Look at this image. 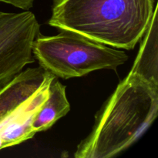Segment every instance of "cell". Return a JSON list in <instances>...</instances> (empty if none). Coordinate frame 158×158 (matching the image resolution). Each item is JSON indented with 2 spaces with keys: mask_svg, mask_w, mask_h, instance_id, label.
Listing matches in <instances>:
<instances>
[{
  "mask_svg": "<svg viewBox=\"0 0 158 158\" xmlns=\"http://www.w3.org/2000/svg\"><path fill=\"white\" fill-rule=\"evenodd\" d=\"M158 111V85L130 73L96 117L76 158H110L134 144L152 124Z\"/></svg>",
  "mask_w": 158,
  "mask_h": 158,
  "instance_id": "cell-1",
  "label": "cell"
},
{
  "mask_svg": "<svg viewBox=\"0 0 158 158\" xmlns=\"http://www.w3.org/2000/svg\"><path fill=\"white\" fill-rule=\"evenodd\" d=\"M155 7L154 0H53L48 23L111 47L131 50L143 38Z\"/></svg>",
  "mask_w": 158,
  "mask_h": 158,
  "instance_id": "cell-2",
  "label": "cell"
},
{
  "mask_svg": "<svg viewBox=\"0 0 158 158\" xmlns=\"http://www.w3.org/2000/svg\"><path fill=\"white\" fill-rule=\"evenodd\" d=\"M61 31L51 36L40 34L32 44V53L40 66L56 77L68 80L99 69L117 70L129 58L123 51Z\"/></svg>",
  "mask_w": 158,
  "mask_h": 158,
  "instance_id": "cell-3",
  "label": "cell"
},
{
  "mask_svg": "<svg viewBox=\"0 0 158 158\" xmlns=\"http://www.w3.org/2000/svg\"><path fill=\"white\" fill-rule=\"evenodd\" d=\"M40 34L32 12L0 11V89L33 63L32 44Z\"/></svg>",
  "mask_w": 158,
  "mask_h": 158,
  "instance_id": "cell-4",
  "label": "cell"
},
{
  "mask_svg": "<svg viewBox=\"0 0 158 158\" xmlns=\"http://www.w3.org/2000/svg\"><path fill=\"white\" fill-rule=\"evenodd\" d=\"M41 66L20 72L0 89V127L19 112L31 99L55 78Z\"/></svg>",
  "mask_w": 158,
  "mask_h": 158,
  "instance_id": "cell-5",
  "label": "cell"
},
{
  "mask_svg": "<svg viewBox=\"0 0 158 158\" xmlns=\"http://www.w3.org/2000/svg\"><path fill=\"white\" fill-rule=\"evenodd\" d=\"M49 85L40 89L19 112L0 127L2 148L19 144L35 135L32 129V119L47 97Z\"/></svg>",
  "mask_w": 158,
  "mask_h": 158,
  "instance_id": "cell-6",
  "label": "cell"
},
{
  "mask_svg": "<svg viewBox=\"0 0 158 158\" xmlns=\"http://www.w3.org/2000/svg\"><path fill=\"white\" fill-rule=\"evenodd\" d=\"M69 110L66 86L55 77L49 83L46 100L34 115L32 129L35 134L49 129L57 120L66 116Z\"/></svg>",
  "mask_w": 158,
  "mask_h": 158,
  "instance_id": "cell-7",
  "label": "cell"
},
{
  "mask_svg": "<svg viewBox=\"0 0 158 158\" xmlns=\"http://www.w3.org/2000/svg\"><path fill=\"white\" fill-rule=\"evenodd\" d=\"M157 30V6H156L151 23L143 36L137 56L130 72L156 85H158Z\"/></svg>",
  "mask_w": 158,
  "mask_h": 158,
  "instance_id": "cell-8",
  "label": "cell"
},
{
  "mask_svg": "<svg viewBox=\"0 0 158 158\" xmlns=\"http://www.w3.org/2000/svg\"><path fill=\"white\" fill-rule=\"evenodd\" d=\"M35 0H0V2L7 3L21 9L28 10L33 6Z\"/></svg>",
  "mask_w": 158,
  "mask_h": 158,
  "instance_id": "cell-9",
  "label": "cell"
},
{
  "mask_svg": "<svg viewBox=\"0 0 158 158\" xmlns=\"http://www.w3.org/2000/svg\"><path fill=\"white\" fill-rule=\"evenodd\" d=\"M3 149L2 148V140L1 137H0V150Z\"/></svg>",
  "mask_w": 158,
  "mask_h": 158,
  "instance_id": "cell-10",
  "label": "cell"
}]
</instances>
